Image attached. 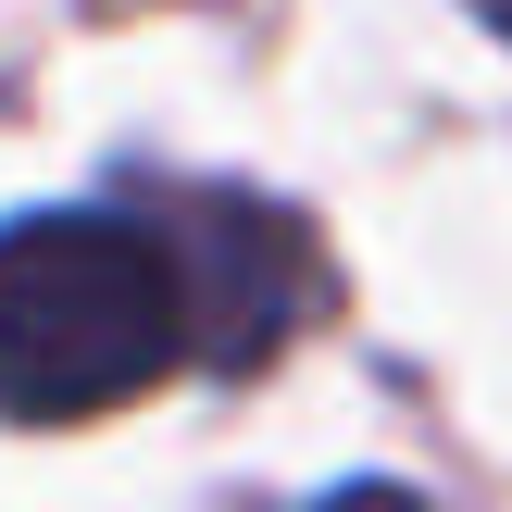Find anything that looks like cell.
<instances>
[{"label": "cell", "instance_id": "4", "mask_svg": "<svg viewBox=\"0 0 512 512\" xmlns=\"http://www.w3.org/2000/svg\"><path fill=\"white\" fill-rule=\"evenodd\" d=\"M475 13H488V25H500V38H512V0H475Z\"/></svg>", "mask_w": 512, "mask_h": 512}, {"label": "cell", "instance_id": "2", "mask_svg": "<svg viewBox=\"0 0 512 512\" xmlns=\"http://www.w3.org/2000/svg\"><path fill=\"white\" fill-rule=\"evenodd\" d=\"M175 250V288H188V350L200 363H263L300 313H313V238H300L275 200H150Z\"/></svg>", "mask_w": 512, "mask_h": 512}, {"label": "cell", "instance_id": "3", "mask_svg": "<svg viewBox=\"0 0 512 512\" xmlns=\"http://www.w3.org/2000/svg\"><path fill=\"white\" fill-rule=\"evenodd\" d=\"M313 512H425L413 488H338V500H313Z\"/></svg>", "mask_w": 512, "mask_h": 512}, {"label": "cell", "instance_id": "1", "mask_svg": "<svg viewBox=\"0 0 512 512\" xmlns=\"http://www.w3.org/2000/svg\"><path fill=\"white\" fill-rule=\"evenodd\" d=\"M188 350V288L150 213H25L0 225V413L88 425L163 388Z\"/></svg>", "mask_w": 512, "mask_h": 512}]
</instances>
